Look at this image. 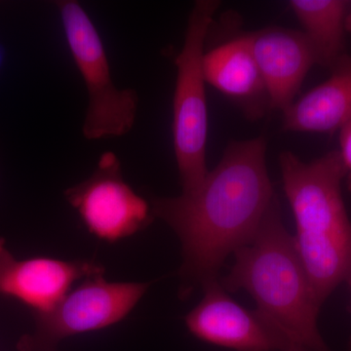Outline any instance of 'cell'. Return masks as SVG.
I'll return each instance as SVG.
<instances>
[{
	"mask_svg": "<svg viewBox=\"0 0 351 351\" xmlns=\"http://www.w3.org/2000/svg\"><path fill=\"white\" fill-rule=\"evenodd\" d=\"M217 0L196 1L189 15L184 45L176 58L177 82L173 101V141L182 193L195 191L208 174V112L203 56Z\"/></svg>",
	"mask_w": 351,
	"mask_h": 351,
	"instance_id": "4",
	"label": "cell"
},
{
	"mask_svg": "<svg viewBox=\"0 0 351 351\" xmlns=\"http://www.w3.org/2000/svg\"><path fill=\"white\" fill-rule=\"evenodd\" d=\"M346 29L351 32V13H348V19H346Z\"/></svg>",
	"mask_w": 351,
	"mask_h": 351,
	"instance_id": "16",
	"label": "cell"
},
{
	"mask_svg": "<svg viewBox=\"0 0 351 351\" xmlns=\"http://www.w3.org/2000/svg\"><path fill=\"white\" fill-rule=\"evenodd\" d=\"M350 351H351V338H350Z\"/></svg>",
	"mask_w": 351,
	"mask_h": 351,
	"instance_id": "18",
	"label": "cell"
},
{
	"mask_svg": "<svg viewBox=\"0 0 351 351\" xmlns=\"http://www.w3.org/2000/svg\"><path fill=\"white\" fill-rule=\"evenodd\" d=\"M64 195L88 232L110 243L145 230L154 219L149 203L124 181L112 152L103 154L93 175Z\"/></svg>",
	"mask_w": 351,
	"mask_h": 351,
	"instance_id": "7",
	"label": "cell"
},
{
	"mask_svg": "<svg viewBox=\"0 0 351 351\" xmlns=\"http://www.w3.org/2000/svg\"><path fill=\"white\" fill-rule=\"evenodd\" d=\"M2 51L1 49H0V66H1V63H2Z\"/></svg>",
	"mask_w": 351,
	"mask_h": 351,
	"instance_id": "17",
	"label": "cell"
},
{
	"mask_svg": "<svg viewBox=\"0 0 351 351\" xmlns=\"http://www.w3.org/2000/svg\"><path fill=\"white\" fill-rule=\"evenodd\" d=\"M149 287L108 282L103 274L84 279L49 311L34 315L36 331L22 341L23 350L55 351L62 339L112 326L125 319Z\"/></svg>",
	"mask_w": 351,
	"mask_h": 351,
	"instance_id": "6",
	"label": "cell"
},
{
	"mask_svg": "<svg viewBox=\"0 0 351 351\" xmlns=\"http://www.w3.org/2000/svg\"><path fill=\"white\" fill-rule=\"evenodd\" d=\"M258 137L228 145L218 165L195 191L152 200V214L182 245L180 295L219 278L228 256L249 243L276 199Z\"/></svg>",
	"mask_w": 351,
	"mask_h": 351,
	"instance_id": "1",
	"label": "cell"
},
{
	"mask_svg": "<svg viewBox=\"0 0 351 351\" xmlns=\"http://www.w3.org/2000/svg\"><path fill=\"white\" fill-rule=\"evenodd\" d=\"M91 261L51 258L18 260L0 239V297L12 298L36 314L47 313L73 289L76 281L104 274Z\"/></svg>",
	"mask_w": 351,
	"mask_h": 351,
	"instance_id": "9",
	"label": "cell"
},
{
	"mask_svg": "<svg viewBox=\"0 0 351 351\" xmlns=\"http://www.w3.org/2000/svg\"><path fill=\"white\" fill-rule=\"evenodd\" d=\"M57 6L69 50L89 97L83 135L88 140L125 135L135 123L137 93L115 86L100 34L82 5L66 0L58 1Z\"/></svg>",
	"mask_w": 351,
	"mask_h": 351,
	"instance_id": "5",
	"label": "cell"
},
{
	"mask_svg": "<svg viewBox=\"0 0 351 351\" xmlns=\"http://www.w3.org/2000/svg\"><path fill=\"white\" fill-rule=\"evenodd\" d=\"M290 6L302 27L316 64L332 69L346 51L348 2L343 0H292Z\"/></svg>",
	"mask_w": 351,
	"mask_h": 351,
	"instance_id": "13",
	"label": "cell"
},
{
	"mask_svg": "<svg viewBox=\"0 0 351 351\" xmlns=\"http://www.w3.org/2000/svg\"><path fill=\"white\" fill-rule=\"evenodd\" d=\"M285 351H313V350H307V348H302V346H290V348H289L288 350H286Z\"/></svg>",
	"mask_w": 351,
	"mask_h": 351,
	"instance_id": "15",
	"label": "cell"
},
{
	"mask_svg": "<svg viewBox=\"0 0 351 351\" xmlns=\"http://www.w3.org/2000/svg\"><path fill=\"white\" fill-rule=\"evenodd\" d=\"M202 289L203 299L184 318L196 338L232 351H285L292 346L260 311L233 301L219 278Z\"/></svg>",
	"mask_w": 351,
	"mask_h": 351,
	"instance_id": "8",
	"label": "cell"
},
{
	"mask_svg": "<svg viewBox=\"0 0 351 351\" xmlns=\"http://www.w3.org/2000/svg\"><path fill=\"white\" fill-rule=\"evenodd\" d=\"M339 156L345 168L346 184L351 193V119L339 129Z\"/></svg>",
	"mask_w": 351,
	"mask_h": 351,
	"instance_id": "14",
	"label": "cell"
},
{
	"mask_svg": "<svg viewBox=\"0 0 351 351\" xmlns=\"http://www.w3.org/2000/svg\"><path fill=\"white\" fill-rule=\"evenodd\" d=\"M279 165L294 214L295 248L322 306L339 286L351 287V221L341 195L345 168L339 152L311 162L283 152Z\"/></svg>",
	"mask_w": 351,
	"mask_h": 351,
	"instance_id": "3",
	"label": "cell"
},
{
	"mask_svg": "<svg viewBox=\"0 0 351 351\" xmlns=\"http://www.w3.org/2000/svg\"><path fill=\"white\" fill-rule=\"evenodd\" d=\"M234 263L219 283L226 292L243 290L257 311L292 346L331 351L317 326L321 309L295 248L284 226L277 197L251 241L234 254Z\"/></svg>",
	"mask_w": 351,
	"mask_h": 351,
	"instance_id": "2",
	"label": "cell"
},
{
	"mask_svg": "<svg viewBox=\"0 0 351 351\" xmlns=\"http://www.w3.org/2000/svg\"><path fill=\"white\" fill-rule=\"evenodd\" d=\"M269 94L271 110H287L295 101L315 58L304 32L269 27L247 34Z\"/></svg>",
	"mask_w": 351,
	"mask_h": 351,
	"instance_id": "10",
	"label": "cell"
},
{
	"mask_svg": "<svg viewBox=\"0 0 351 351\" xmlns=\"http://www.w3.org/2000/svg\"><path fill=\"white\" fill-rule=\"evenodd\" d=\"M332 75L283 112V129L332 133L351 119V57L346 55Z\"/></svg>",
	"mask_w": 351,
	"mask_h": 351,
	"instance_id": "12",
	"label": "cell"
},
{
	"mask_svg": "<svg viewBox=\"0 0 351 351\" xmlns=\"http://www.w3.org/2000/svg\"><path fill=\"white\" fill-rule=\"evenodd\" d=\"M203 71L206 83L239 106L248 119H262L271 110L247 34L205 52Z\"/></svg>",
	"mask_w": 351,
	"mask_h": 351,
	"instance_id": "11",
	"label": "cell"
}]
</instances>
